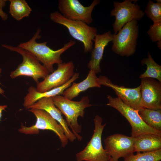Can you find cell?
Listing matches in <instances>:
<instances>
[{"label": "cell", "mask_w": 161, "mask_h": 161, "mask_svg": "<svg viewBox=\"0 0 161 161\" xmlns=\"http://www.w3.org/2000/svg\"><path fill=\"white\" fill-rule=\"evenodd\" d=\"M41 31L38 28L32 38L28 41L20 43L18 46L33 55L49 73H52L54 69L53 65L62 62L61 55L70 48L74 45L75 42L70 40L61 48L54 50L47 46V42L38 43L36 39L41 37Z\"/></svg>", "instance_id": "6da1fadb"}, {"label": "cell", "mask_w": 161, "mask_h": 161, "mask_svg": "<svg viewBox=\"0 0 161 161\" xmlns=\"http://www.w3.org/2000/svg\"><path fill=\"white\" fill-rule=\"evenodd\" d=\"M55 106L65 116L68 127L76 139L81 141L82 137L79 134L82 131V126L78 123L79 117H84L85 109L93 106L90 103L88 96L83 97L80 100L74 101L61 95L52 97Z\"/></svg>", "instance_id": "7a4b0ae2"}, {"label": "cell", "mask_w": 161, "mask_h": 161, "mask_svg": "<svg viewBox=\"0 0 161 161\" xmlns=\"http://www.w3.org/2000/svg\"><path fill=\"white\" fill-rule=\"evenodd\" d=\"M50 18L54 22L66 27L72 37L82 42L85 53L92 52L93 48V39L97 34L96 27L90 26L81 21L68 19L58 11L51 13Z\"/></svg>", "instance_id": "3957f363"}, {"label": "cell", "mask_w": 161, "mask_h": 161, "mask_svg": "<svg viewBox=\"0 0 161 161\" xmlns=\"http://www.w3.org/2000/svg\"><path fill=\"white\" fill-rule=\"evenodd\" d=\"M2 47L10 50L17 52L21 54L23 58L22 62L16 69L11 72L10 76L12 79L20 76H27L32 77L37 83L40 78L44 79L49 72L41 65L39 61L31 53L18 46H13L3 44Z\"/></svg>", "instance_id": "277c9868"}, {"label": "cell", "mask_w": 161, "mask_h": 161, "mask_svg": "<svg viewBox=\"0 0 161 161\" xmlns=\"http://www.w3.org/2000/svg\"><path fill=\"white\" fill-rule=\"evenodd\" d=\"M93 135L87 145L76 155L77 161H109L111 157L102 145V136L106 124H102V118L97 115L94 119Z\"/></svg>", "instance_id": "5b68a950"}, {"label": "cell", "mask_w": 161, "mask_h": 161, "mask_svg": "<svg viewBox=\"0 0 161 161\" xmlns=\"http://www.w3.org/2000/svg\"><path fill=\"white\" fill-rule=\"evenodd\" d=\"M139 25L134 20L126 24L116 34H114L112 50L121 56H130L136 50Z\"/></svg>", "instance_id": "8992f818"}, {"label": "cell", "mask_w": 161, "mask_h": 161, "mask_svg": "<svg viewBox=\"0 0 161 161\" xmlns=\"http://www.w3.org/2000/svg\"><path fill=\"white\" fill-rule=\"evenodd\" d=\"M28 111L35 116L36 119L35 123L30 127L22 125L18 130L20 133L26 134H37L40 130H51L58 137L62 147L66 145L68 140L65 135L63 127L48 112L38 109H30Z\"/></svg>", "instance_id": "52a82bcc"}, {"label": "cell", "mask_w": 161, "mask_h": 161, "mask_svg": "<svg viewBox=\"0 0 161 161\" xmlns=\"http://www.w3.org/2000/svg\"><path fill=\"white\" fill-rule=\"evenodd\" d=\"M107 98L109 102L107 105L117 110L129 123L131 127V136L134 137L145 133L161 136V131L150 127L143 121L139 114V110L126 104L118 97L113 98L108 95Z\"/></svg>", "instance_id": "ba28073f"}, {"label": "cell", "mask_w": 161, "mask_h": 161, "mask_svg": "<svg viewBox=\"0 0 161 161\" xmlns=\"http://www.w3.org/2000/svg\"><path fill=\"white\" fill-rule=\"evenodd\" d=\"M137 0H125L122 2H113L114 8L110 15L115 16L113 24L114 34H117L126 23L132 21L140 20L145 14L141 10L140 6L136 3Z\"/></svg>", "instance_id": "9c48e42d"}, {"label": "cell", "mask_w": 161, "mask_h": 161, "mask_svg": "<svg viewBox=\"0 0 161 161\" xmlns=\"http://www.w3.org/2000/svg\"><path fill=\"white\" fill-rule=\"evenodd\" d=\"M100 2L99 0H94L89 6L85 7L78 0H59L58 7L59 13L65 18L89 25L93 22L92 11Z\"/></svg>", "instance_id": "30bf717a"}, {"label": "cell", "mask_w": 161, "mask_h": 161, "mask_svg": "<svg viewBox=\"0 0 161 161\" xmlns=\"http://www.w3.org/2000/svg\"><path fill=\"white\" fill-rule=\"evenodd\" d=\"M74 68V64L71 61L58 64L57 69L37 83V91L44 92L64 85L73 75Z\"/></svg>", "instance_id": "8fae6325"}, {"label": "cell", "mask_w": 161, "mask_h": 161, "mask_svg": "<svg viewBox=\"0 0 161 161\" xmlns=\"http://www.w3.org/2000/svg\"><path fill=\"white\" fill-rule=\"evenodd\" d=\"M105 149L111 157L118 161L119 158H124L134 152V138L124 135L115 134L108 136L104 140Z\"/></svg>", "instance_id": "7c38bea8"}, {"label": "cell", "mask_w": 161, "mask_h": 161, "mask_svg": "<svg viewBox=\"0 0 161 161\" xmlns=\"http://www.w3.org/2000/svg\"><path fill=\"white\" fill-rule=\"evenodd\" d=\"M141 79L140 106L153 110L161 109V82L150 78Z\"/></svg>", "instance_id": "4fadbf2b"}, {"label": "cell", "mask_w": 161, "mask_h": 161, "mask_svg": "<svg viewBox=\"0 0 161 161\" xmlns=\"http://www.w3.org/2000/svg\"><path fill=\"white\" fill-rule=\"evenodd\" d=\"M98 78L100 86L103 85L112 88L115 91L117 97L125 104L136 110H139L143 108L140 106V85L134 88H127L113 84L105 76H101Z\"/></svg>", "instance_id": "5bb4252c"}, {"label": "cell", "mask_w": 161, "mask_h": 161, "mask_svg": "<svg viewBox=\"0 0 161 161\" xmlns=\"http://www.w3.org/2000/svg\"><path fill=\"white\" fill-rule=\"evenodd\" d=\"M40 109L46 111L61 125L68 140L72 142L76 139L62 116L61 111L55 105L52 97H44L39 99L27 109Z\"/></svg>", "instance_id": "9a60e30c"}, {"label": "cell", "mask_w": 161, "mask_h": 161, "mask_svg": "<svg viewBox=\"0 0 161 161\" xmlns=\"http://www.w3.org/2000/svg\"><path fill=\"white\" fill-rule=\"evenodd\" d=\"M113 38V35L109 31L102 34H97L93 39L94 47L91 52L88 67L90 70H92L96 74L101 71L100 64L103 58L104 49L109 43L112 41Z\"/></svg>", "instance_id": "2e32d148"}, {"label": "cell", "mask_w": 161, "mask_h": 161, "mask_svg": "<svg viewBox=\"0 0 161 161\" xmlns=\"http://www.w3.org/2000/svg\"><path fill=\"white\" fill-rule=\"evenodd\" d=\"M79 76L78 73H75L70 79L64 85L44 92H38L35 87L30 86L28 89V93L24 98V106L27 109L41 98L62 95L64 91L70 87L71 84L79 78Z\"/></svg>", "instance_id": "e0dca14e"}, {"label": "cell", "mask_w": 161, "mask_h": 161, "mask_svg": "<svg viewBox=\"0 0 161 161\" xmlns=\"http://www.w3.org/2000/svg\"><path fill=\"white\" fill-rule=\"evenodd\" d=\"M100 87L98 78L96 74L92 70H90L86 79L79 83L73 82L70 87L64 91L62 95L67 99L72 100L80 93L89 88Z\"/></svg>", "instance_id": "ac0fdd59"}, {"label": "cell", "mask_w": 161, "mask_h": 161, "mask_svg": "<svg viewBox=\"0 0 161 161\" xmlns=\"http://www.w3.org/2000/svg\"><path fill=\"white\" fill-rule=\"evenodd\" d=\"M134 138V152H151L161 149V136L145 133Z\"/></svg>", "instance_id": "d6986e66"}, {"label": "cell", "mask_w": 161, "mask_h": 161, "mask_svg": "<svg viewBox=\"0 0 161 161\" xmlns=\"http://www.w3.org/2000/svg\"><path fill=\"white\" fill-rule=\"evenodd\" d=\"M138 113L147 125L161 131V109L153 110L143 108L139 110Z\"/></svg>", "instance_id": "ffe728a7"}, {"label": "cell", "mask_w": 161, "mask_h": 161, "mask_svg": "<svg viewBox=\"0 0 161 161\" xmlns=\"http://www.w3.org/2000/svg\"><path fill=\"white\" fill-rule=\"evenodd\" d=\"M9 13L17 21L28 16L32 10L24 0H10Z\"/></svg>", "instance_id": "44dd1931"}, {"label": "cell", "mask_w": 161, "mask_h": 161, "mask_svg": "<svg viewBox=\"0 0 161 161\" xmlns=\"http://www.w3.org/2000/svg\"><path fill=\"white\" fill-rule=\"evenodd\" d=\"M147 56V58L143 59L141 61L142 65H146L147 69L140 75L139 78H154L161 82V66L154 61L149 52H148Z\"/></svg>", "instance_id": "7402d4cb"}, {"label": "cell", "mask_w": 161, "mask_h": 161, "mask_svg": "<svg viewBox=\"0 0 161 161\" xmlns=\"http://www.w3.org/2000/svg\"><path fill=\"white\" fill-rule=\"evenodd\" d=\"M124 158V161H160L161 160V149L148 152H137Z\"/></svg>", "instance_id": "603a6c76"}, {"label": "cell", "mask_w": 161, "mask_h": 161, "mask_svg": "<svg viewBox=\"0 0 161 161\" xmlns=\"http://www.w3.org/2000/svg\"><path fill=\"white\" fill-rule=\"evenodd\" d=\"M144 13L154 23L161 22V3L149 0Z\"/></svg>", "instance_id": "cb8c5ba5"}, {"label": "cell", "mask_w": 161, "mask_h": 161, "mask_svg": "<svg viewBox=\"0 0 161 161\" xmlns=\"http://www.w3.org/2000/svg\"><path fill=\"white\" fill-rule=\"evenodd\" d=\"M147 33L153 42H157L158 48L161 49V22L153 23L149 27Z\"/></svg>", "instance_id": "d4e9b609"}, {"label": "cell", "mask_w": 161, "mask_h": 161, "mask_svg": "<svg viewBox=\"0 0 161 161\" xmlns=\"http://www.w3.org/2000/svg\"><path fill=\"white\" fill-rule=\"evenodd\" d=\"M6 0H0V17L3 21L7 20L8 18L7 14L3 10V8L6 5Z\"/></svg>", "instance_id": "484cf974"}, {"label": "cell", "mask_w": 161, "mask_h": 161, "mask_svg": "<svg viewBox=\"0 0 161 161\" xmlns=\"http://www.w3.org/2000/svg\"><path fill=\"white\" fill-rule=\"evenodd\" d=\"M7 107V106L6 105H0V122L2 116V113L3 111L5 110V109Z\"/></svg>", "instance_id": "4316f807"}, {"label": "cell", "mask_w": 161, "mask_h": 161, "mask_svg": "<svg viewBox=\"0 0 161 161\" xmlns=\"http://www.w3.org/2000/svg\"><path fill=\"white\" fill-rule=\"evenodd\" d=\"M1 72V69L0 68V73ZM4 93V90L0 87V94L3 95Z\"/></svg>", "instance_id": "83f0119b"}, {"label": "cell", "mask_w": 161, "mask_h": 161, "mask_svg": "<svg viewBox=\"0 0 161 161\" xmlns=\"http://www.w3.org/2000/svg\"><path fill=\"white\" fill-rule=\"evenodd\" d=\"M157 2L161 3V1L160 0H156Z\"/></svg>", "instance_id": "f1b7e54d"}, {"label": "cell", "mask_w": 161, "mask_h": 161, "mask_svg": "<svg viewBox=\"0 0 161 161\" xmlns=\"http://www.w3.org/2000/svg\"><path fill=\"white\" fill-rule=\"evenodd\" d=\"M109 161H117L113 160L111 157Z\"/></svg>", "instance_id": "f546056e"}]
</instances>
